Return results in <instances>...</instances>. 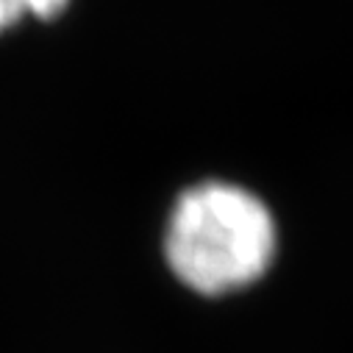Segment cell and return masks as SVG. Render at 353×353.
Returning a JSON list of instances; mask_svg holds the SVG:
<instances>
[{
	"label": "cell",
	"instance_id": "1",
	"mask_svg": "<svg viewBox=\"0 0 353 353\" xmlns=\"http://www.w3.org/2000/svg\"><path fill=\"white\" fill-rule=\"evenodd\" d=\"M276 248L273 212L253 192L225 181L184 190L164 228L170 273L203 298L234 295L256 284L270 270Z\"/></svg>",
	"mask_w": 353,
	"mask_h": 353
},
{
	"label": "cell",
	"instance_id": "2",
	"mask_svg": "<svg viewBox=\"0 0 353 353\" xmlns=\"http://www.w3.org/2000/svg\"><path fill=\"white\" fill-rule=\"evenodd\" d=\"M70 0H0V34L17 26L26 14L39 20H53L67 9Z\"/></svg>",
	"mask_w": 353,
	"mask_h": 353
}]
</instances>
